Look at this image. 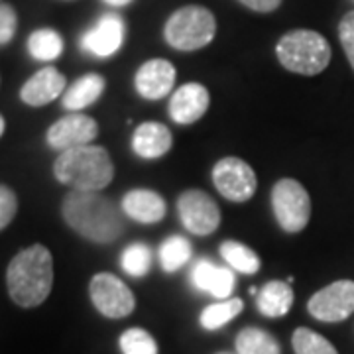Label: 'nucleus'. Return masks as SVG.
I'll return each instance as SVG.
<instances>
[{
	"instance_id": "1",
	"label": "nucleus",
	"mask_w": 354,
	"mask_h": 354,
	"mask_svg": "<svg viewBox=\"0 0 354 354\" xmlns=\"http://www.w3.org/2000/svg\"><path fill=\"white\" fill-rule=\"evenodd\" d=\"M64 221L79 236L111 244L124 232V213L99 191H69L62 205Z\"/></svg>"
},
{
	"instance_id": "2",
	"label": "nucleus",
	"mask_w": 354,
	"mask_h": 354,
	"mask_svg": "<svg viewBox=\"0 0 354 354\" xmlns=\"http://www.w3.org/2000/svg\"><path fill=\"white\" fill-rule=\"evenodd\" d=\"M6 288L14 304L32 309L50 297L53 256L44 244H32L14 256L6 270Z\"/></svg>"
},
{
	"instance_id": "3",
	"label": "nucleus",
	"mask_w": 354,
	"mask_h": 354,
	"mask_svg": "<svg viewBox=\"0 0 354 354\" xmlns=\"http://www.w3.org/2000/svg\"><path fill=\"white\" fill-rule=\"evenodd\" d=\"M53 176L77 191H102L114 179L113 158L102 146L87 144L57 156Z\"/></svg>"
},
{
	"instance_id": "4",
	"label": "nucleus",
	"mask_w": 354,
	"mask_h": 354,
	"mask_svg": "<svg viewBox=\"0 0 354 354\" xmlns=\"http://www.w3.org/2000/svg\"><path fill=\"white\" fill-rule=\"evenodd\" d=\"M276 55L281 67L291 73L313 77L327 69L330 62V46L319 32L293 30L279 38Z\"/></svg>"
},
{
	"instance_id": "5",
	"label": "nucleus",
	"mask_w": 354,
	"mask_h": 354,
	"mask_svg": "<svg viewBox=\"0 0 354 354\" xmlns=\"http://www.w3.org/2000/svg\"><path fill=\"white\" fill-rule=\"evenodd\" d=\"M216 34V20L203 6H183L164 26L165 41L179 51H195L209 46Z\"/></svg>"
},
{
	"instance_id": "6",
	"label": "nucleus",
	"mask_w": 354,
	"mask_h": 354,
	"mask_svg": "<svg viewBox=\"0 0 354 354\" xmlns=\"http://www.w3.org/2000/svg\"><path fill=\"white\" fill-rule=\"evenodd\" d=\"M272 211L283 232L297 234L309 225L311 197L299 181L283 177L272 189Z\"/></svg>"
},
{
	"instance_id": "7",
	"label": "nucleus",
	"mask_w": 354,
	"mask_h": 354,
	"mask_svg": "<svg viewBox=\"0 0 354 354\" xmlns=\"http://www.w3.org/2000/svg\"><path fill=\"white\" fill-rule=\"evenodd\" d=\"M88 293L95 309L106 319H124L136 307L132 290L120 278L109 272L95 274L88 283Z\"/></svg>"
},
{
	"instance_id": "8",
	"label": "nucleus",
	"mask_w": 354,
	"mask_h": 354,
	"mask_svg": "<svg viewBox=\"0 0 354 354\" xmlns=\"http://www.w3.org/2000/svg\"><path fill=\"white\" fill-rule=\"evenodd\" d=\"M211 176L216 191L232 203H246L252 199L258 187V177L252 165L236 156H227L218 160Z\"/></svg>"
},
{
	"instance_id": "9",
	"label": "nucleus",
	"mask_w": 354,
	"mask_h": 354,
	"mask_svg": "<svg viewBox=\"0 0 354 354\" xmlns=\"http://www.w3.org/2000/svg\"><path fill=\"white\" fill-rule=\"evenodd\" d=\"M177 215L185 230L197 236H209L221 225L218 205L201 189H187L179 195Z\"/></svg>"
},
{
	"instance_id": "10",
	"label": "nucleus",
	"mask_w": 354,
	"mask_h": 354,
	"mask_svg": "<svg viewBox=\"0 0 354 354\" xmlns=\"http://www.w3.org/2000/svg\"><path fill=\"white\" fill-rule=\"evenodd\" d=\"M309 315L321 323H341L354 313V281L337 279L311 295L307 301Z\"/></svg>"
},
{
	"instance_id": "11",
	"label": "nucleus",
	"mask_w": 354,
	"mask_h": 354,
	"mask_svg": "<svg viewBox=\"0 0 354 354\" xmlns=\"http://www.w3.org/2000/svg\"><path fill=\"white\" fill-rule=\"evenodd\" d=\"M97 136H99V124L95 118L83 113H71L51 124L46 140L53 150L67 152L79 146H87Z\"/></svg>"
},
{
	"instance_id": "12",
	"label": "nucleus",
	"mask_w": 354,
	"mask_h": 354,
	"mask_svg": "<svg viewBox=\"0 0 354 354\" xmlns=\"http://www.w3.org/2000/svg\"><path fill=\"white\" fill-rule=\"evenodd\" d=\"M124 41V22L118 14H104L81 38V48L97 57H111Z\"/></svg>"
},
{
	"instance_id": "13",
	"label": "nucleus",
	"mask_w": 354,
	"mask_h": 354,
	"mask_svg": "<svg viewBox=\"0 0 354 354\" xmlns=\"http://www.w3.org/2000/svg\"><path fill=\"white\" fill-rule=\"evenodd\" d=\"M209 104H211V95L207 87H203L201 83H185L176 88V93H171L167 111H169V118L176 124L187 127L205 116V113L209 111Z\"/></svg>"
},
{
	"instance_id": "14",
	"label": "nucleus",
	"mask_w": 354,
	"mask_h": 354,
	"mask_svg": "<svg viewBox=\"0 0 354 354\" xmlns=\"http://www.w3.org/2000/svg\"><path fill=\"white\" fill-rule=\"evenodd\" d=\"M176 79V67L167 59H150L144 65H140L136 77H134V87L142 99L160 101L171 93Z\"/></svg>"
},
{
	"instance_id": "15",
	"label": "nucleus",
	"mask_w": 354,
	"mask_h": 354,
	"mask_svg": "<svg viewBox=\"0 0 354 354\" xmlns=\"http://www.w3.org/2000/svg\"><path fill=\"white\" fill-rule=\"evenodd\" d=\"M189 279L195 290L209 293L218 301L228 299L230 293L234 291V270L216 266L209 258H201L193 264Z\"/></svg>"
},
{
	"instance_id": "16",
	"label": "nucleus",
	"mask_w": 354,
	"mask_h": 354,
	"mask_svg": "<svg viewBox=\"0 0 354 354\" xmlns=\"http://www.w3.org/2000/svg\"><path fill=\"white\" fill-rule=\"evenodd\" d=\"M65 93V77L55 67H44L20 88V99L28 106H44Z\"/></svg>"
},
{
	"instance_id": "17",
	"label": "nucleus",
	"mask_w": 354,
	"mask_h": 354,
	"mask_svg": "<svg viewBox=\"0 0 354 354\" xmlns=\"http://www.w3.org/2000/svg\"><path fill=\"white\" fill-rule=\"evenodd\" d=\"M122 213L136 221L140 225H153L160 223L167 213L165 199L152 189H132L128 191L120 203Z\"/></svg>"
},
{
	"instance_id": "18",
	"label": "nucleus",
	"mask_w": 354,
	"mask_h": 354,
	"mask_svg": "<svg viewBox=\"0 0 354 354\" xmlns=\"http://www.w3.org/2000/svg\"><path fill=\"white\" fill-rule=\"evenodd\" d=\"M171 130L162 122H142L132 134V150L142 160H158L171 150Z\"/></svg>"
},
{
	"instance_id": "19",
	"label": "nucleus",
	"mask_w": 354,
	"mask_h": 354,
	"mask_svg": "<svg viewBox=\"0 0 354 354\" xmlns=\"http://www.w3.org/2000/svg\"><path fill=\"white\" fill-rule=\"evenodd\" d=\"M293 290H291L290 281H281V279H272L262 286V290L256 293V307L264 317L270 319H278L290 313L291 305H293Z\"/></svg>"
},
{
	"instance_id": "20",
	"label": "nucleus",
	"mask_w": 354,
	"mask_h": 354,
	"mask_svg": "<svg viewBox=\"0 0 354 354\" xmlns=\"http://www.w3.org/2000/svg\"><path fill=\"white\" fill-rule=\"evenodd\" d=\"M104 87H106V81L99 73L83 75L64 93V99H62L64 109L71 111V113H79V111L87 109L93 102L101 99Z\"/></svg>"
},
{
	"instance_id": "21",
	"label": "nucleus",
	"mask_w": 354,
	"mask_h": 354,
	"mask_svg": "<svg viewBox=\"0 0 354 354\" xmlns=\"http://www.w3.org/2000/svg\"><path fill=\"white\" fill-rule=\"evenodd\" d=\"M191 256H193V246L185 236L179 234H171L167 236L158 250V258H160V266L167 274H174L177 270H181L183 266L189 264Z\"/></svg>"
},
{
	"instance_id": "22",
	"label": "nucleus",
	"mask_w": 354,
	"mask_h": 354,
	"mask_svg": "<svg viewBox=\"0 0 354 354\" xmlns=\"http://www.w3.org/2000/svg\"><path fill=\"white\" fill-rule=\"evenodd\" d=\"M221 256L223 260L230 266V270L244 274V276H254L260 272V258L254 252L250 246L236 241H225L221 244Z\"/></svg>"
},
{
	"instance_id": "23",
	"label": "nucleus",
	"mask_w": 354,
	"mask_h": 354,
	"mask_svg": "<svg viewBox=\"0 0 354 354\" xmlns=\"http://www.w3.org/2000/svg\"><path fill=\"white\" fill-rule=\"evenodd\" d=\"M242 309H244V301L241 297H228L223 301L207 305L199 315V323L205 330H218L241 315Z\"/></svg>"
},
{
	"instance_id": "24",
	"label": "nucleus",
	"mask_w": 354,
	"mask_h": 354,
	"mask_svg": "<svg viewBox=\"0 0 354 354\" xmlns=\"http://www.w3.org/2000/svg\"><path fill=\"white\" fill-rule=\"evenodd\" d=\"M236 354H281V346L270 333L258 327H246L236 335Z\"/></svg>"
},
{
	"instance_id": "25",
	"label": "nucleus",
	"mask_w": 354,
	"mask_h": 354,
	"mask_svg": "<svg viewBox=\"0 0 354 354\" xmlns=\"http://www.w3.org/2000/svg\"><path fill=\"white\" fill-rule=\"evenodd\" d=\"M28 51L38 62H53L64 51V38L51 28H39L28 38Z\"/></svg>"
},
{
	"instance_id": "26",
	"label": "nucleus",
	"mask_w": 354,
	"mask_h": 354,
	"mask_svg": "<svg viewBox=\"0 0 354 354\" xmlns=\"http://www.w3.org/2000/svg\"><path fill=\"white\" fill-rule=\"evenodd\" d=\"M152 250L144 242H132L120 256V266L132 278H144L152 270Z\"/></svg>"
},
{
	"instance_id": "27",
	"label": "nucleus",
	"mask_w": 354,
	"mask_h": 354,
	"mask_svg": "<svg viewBox=\"0 0 354 354\" xmlns=\"http://www.w3.org/2000/svg\"><path fill=\"white\" fill-rule=\"evenodd\" d=\"M291 346H293L295 354H339L333 342L307 327H299L293 330Z\"/></svg>"
},
{
	"instance_id": "28",
	"label": "nucleus",
	"mask_w": 354,
	"mask_h": 354,
	"mask_svg": "<svg viewBox=\"0 0 354 354\" xmlns=\"http://www.w3.org/2000/svg\"><path fill=\"white\" fill-rule=\"evenodd\" d=\"M118 346L122 354H158V342L152 335L146 329L140 327H132L127 329L120 339H118Z\"/></svg>"
},
{
	"instance_id": "29",
	"label": "nucleus",
	"mask_w": 354,
	"mask_h": 354,
	"mask_svg": "<svg viewBox=\"0 0 354 354\" xmlns=\"http://www.w3.org/2000/svg\"><path fill=\"white\" fill-rule=\"evenodd\" d=\"M18 213V197L8 185H0V230L6 228Z\"/></svg>"
},
{
	"instance_id": "30",
	"label": "nucleus",
	"mask_w": 354,
	"mask_h": 354,
	"mask_svg": "<svg viewBox=\"0 0 354 354\" xmlns=\"http://www.w3.org/2000/svg\"><path fill=\"white\" fill-rule=\"evenodd\" d=\"M339 39H341L342 50L348 57V64L354 69V10L342 16L341 24H339Z\"/></svg>"
},
{
	"instance_id": "31",
	"label": "nucleus",
	"mask_w": 354,
	"mask_h": 354,
	"mask_svg": "<svg viewBox=\"0 0 354 354\" xmlns=\"http://www.w3.org/2000/svg\"><path fill=\"white\" fill-rule=\"evenodd\" d=\"M18 28V16L10 4L0 2V46L10 44Z\"/></svg>"
},
{
	"instance_id": "32",
	"label": "nucleus",
	"mask_w": 354,
	"mask_h": 354,
	"mask_svg": "<svg viewBox=\"0 0 354 354\" xmlns=\"http://www.w3.org/2000/svg\"><path fill=\"white\" fill-rule=\"evenodd\" d=\"M239 2L254 12H274L281 4V0H239Z\"/></svg>"
},
{
	"instance_id": "33",
	"label": "nucleus",
	"mask_w": 354,
	"mask_h": 354,
	"mask_svg": "<svg viewBox=\"0 0 354 354\" xmlns=\"http://www.w3.org/2000/svg\"><path fill=\"white\" fill-rule=\"evenodd\" d=\"M109 6H114V8H122V6H128L132 0H104Z\"/></svg>"
},
{
	"instance_id": "34",
	"label": "nucleus",
	"mask_w": 354,
	"mask_h": 354,
	"mask_svg": "<svg viewBox=\"0 0 354 354\" xmlns=\"http://www.w3.org/2000/svg\"><path fill=\"white\" fill-rule=\"evenodd\" d=\"M4 130H6V122H4V116L0 114V138H2V134H4Z\"/></svg>"
},
{
	"instance_id": "35",
	"label": "nucleus",
	"mask_w": 354,
	"mask_h": 354,
	"mask_svg": "<svg viewBox=\"0 0 354 354\" xmlns=\"http://www.w3.org/2000/svg\"><path fill=\"white\" fill-rule=\"evenodd\" d=\"M216 354H232V353H216Z\"/></svg>"
}]
</instances>
